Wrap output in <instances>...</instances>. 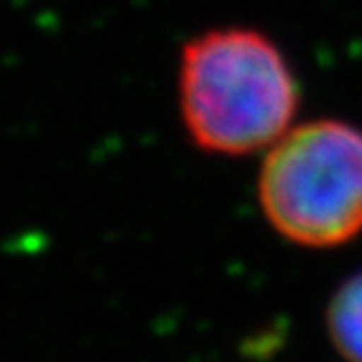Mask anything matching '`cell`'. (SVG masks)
Returning a JSON list of instances; mask_svg holds the SVG:
<instances>
[{
    "instance_id": "cell-1",
    "label": "cell",
    "mask_w": 362,
    "mask_h": 362,
    "mask_svg": "<svg viewBox=\"0 0 362 362\" xmlns=\"http://www.w3.org/2000/svg\"><path fill=\"white\" fill-rule=\"evenodd\" d=\"M179 106L202 151L244 156L267 151L292 129L300 88L269 35L255 28H214L181 51Z\"/></svg>"
},
{
    "instance_id": "cell-2",
    "label": "cell",
    "mask_w": 362,
    "mask_h": 362,
    "mask_svg": "<svg viewBox=\"0 0 362 362\" xmlns=\"http://www.w3.org/2000/svg\"><path fill=\"white\" fill-rule=\"evenodd\" d=\"M257 189L279 237L342 247L362 232V129L337 119L292 126L267 148Z\"/></svg>"
},
{
    "instance_id": "cell-3",
    "label": "cell",
    "mask_w": 362,
    "mask_h": 362,
    "mask_svg": "<svg viewBox=\"0 0 362 362\" xmlns=\"http://www.w3.org/2000/svg\"><path fill=\"white\" fill-rule=\"evenodd\" d=\"M327 329L347 362H362V272L339 284L327 307Z\"/></svg>"
}]
</instances>
